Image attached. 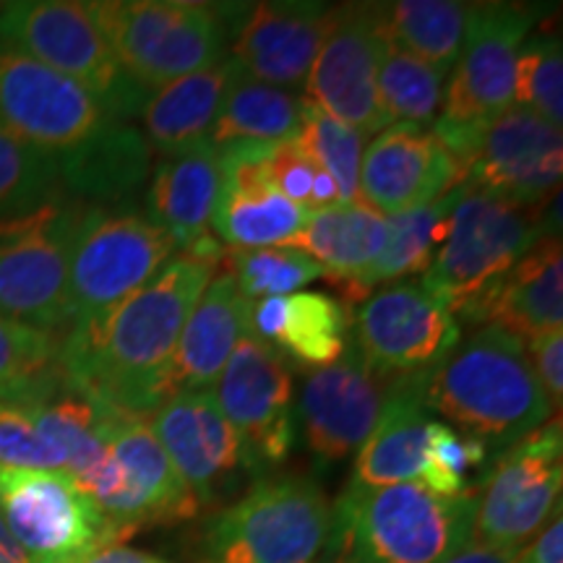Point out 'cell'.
I'll use <instances>...</instances> for the list:
<instances>
[{
    "label": "cell",
    "instance_id": "cell-1",
    "mask_svg": "<svg viewBox=\"0 0 563 563\" xmlns=\"http://www.w3.org/2000/svg\"><path fill=\"white\" fill-rule=\"evenodd\" d=\"M220 262L217 241L178 253L100 323L63 336L60 371L68 389L152 418L175 391L183 327Z\"/></svg>",
    "mask_w": 563,
    "mask_h": 563
},
{
    "label": "cell",
    "instance_id": "cell-2",
    "mask_svg": "<svg viewBox=\"0 0 563 563\" xmlns=\"http://www.w3.org/2000/svg\"><path fill=\"white\" fill-rule=\"evenodd\" d=\"M0 123L58 162L66 191L121 201L146 180L152 146L81 84L0 37Z\"/></svg>",
    "mask_w": 563,
    "mask_h": 563
},
{
    "label": "cell",
    "instance_id": "cell-3",
    "mask_svg": "<svg viewBox=\"0 0 563 563\" xmlns=\"http://www.w3.org/2000/svg\"><path fill=\"white\" fill-rule=\"evenodd\" d=\"M422 405L454 431L509 449L555 418L534 376L525 340L501 327H475L420 378Z\"/></svg>",
    "mask_w": 563,
    "mask_h": 563
},
{
    "label": "cell",
    "instance_id": "cell-4",
    "mask_svg": "<svg viewBox=\"0 0 563 563\" xmlns=\"http://www.w3.org/2000/svg\"><path fill=\"white\" fill-rule=\"evenodd\" d=\"M475 496H439L420 483L344 488L329 563H441L473 538Z\"/></svg>",
    "mask_w": 563,
    "mask_h": 563
},
{
    "label": "cell",
    "instance_id": "cell-5",
    "mask_svg": "<svg viewBox=\"0 0 563 563\" xmlns=\"http://www.w3.org/2000/svg\"><path fill=\"white\" fill-rule=\"evenodd\" d=\"M553 211H559V196L543 207H525L462 183L446 238L420 285L460 321L534 243L545 235H559V222L551 220Z\"/></svg>",
    "mask_w": 563,
    "mask_h": 563
},
{
    "label": "cell",
    "instance_id": "cell-6",
    "mask_svg": "<svg viewBox=\"0 0 563 563\" xmlns=\"http://www.w3.org/2000/svg\"><path fill=\"white\" fill-rule=\"evenodd\" d=\"M334 504L308 477H269L203 530V563H329Z\"/></svg>",
    "mask_w": 563,
    "mask_h": 563
},
{
    "label": "cell",
    "instance_id": "cell-7",
    "mask_svg": "<svg viewBox=\"0 0 563 563\" xmlns=\"http://www.w3.org/2000/svg\"><path fill=\"white\" fill-rule=\"evenodd\" d=\"M91 16L125 74L154 91L228 58L224 3L196 0H100Z\"/></svg>",
    "mask_w": 563,
    "mask_h": 563
},
{
    "label": "cell",
    "instance_id": "cell-8",
    "mask_svg": "<svg viewBox=\"0 0 563 563\" xmlns=\"http://www.w3.org/2000/svg\"><path fill=\"white\" fill-rule=\"evenodd\" d=\"M0 37L34 60L68 76L115 121L141 118L152 91L125 74L91 16L76 0H16L0 9Z\"/></svg>",
    "mask_w": 563,
    "mask_h": 563
},
{
    "label": "cell",
    "instance_id": "cell-9",
    "mask_svg": "<svg viewBox=\"0 0 563 563\" xmlns=\"http://www.w3.org/2000/svg\"><path fill=\"white\" fill-rule=\"evenodd\" d=\"M173 256V241L146 214L87 203L70 249L68 332L100 323Z\"/></svg>",
    "mask_w": 563,
    "mask_h": 563
},
{
    "label": "cell",
    "instance_id": "cell-10",
    "mask_svg": "<svg viewBox=\"0 0 563 563\" xmlns=\"http://www.w3.org/2000/svg\"><path fill=\"white\" fill-rule=\"evenodd\" d=\"M87 203L66 199L0 220V319L66 336L68 264Z\"/></svg>",
    "mask_w": 563,
    "mask_h": 563
},
{
    "label": "cell",
    "instance_id": "cell-11",
    "mask_svg": "<svg viewBox=\"0 0 563 563\" xmlns=\"http://www.w3.org/2000/svg\"><path fill=\"white\" fill-rule=\"evenodd\" d=\"M84 493L125 538L141 527L178 525L201 511L154 435L150 418L129 412L112 426L104 460Z\"/></svg>",
    "mask_w": 563,
    "mask_h": 563
},
{
    "label": "cell",
    "instance_id": "cell-12",
    "mask_svg": "<svg viewBox=\"0 0 563 563\" xmlns=\"http://www.w3.org/2000/svg\"><path fill=\"white\" fill-rule=\"evenodd\" d=\"M0 517L32 563H79L125 534L66 473L0 467Z\"/></svg>",
    "mask_w": 563,
    "mask_h": 563
},
{
    "label": "cell",
    "instance_id": "cell-13",
    "mask_svg": "<svg viewBox=\"0 0 563 563\" xmlns=\"http://www.w3.org/2000/svg\"><path fill=\"white\" fill-rule=\"evenodd\" d=\"M561 415L498 456L475 496L470 543L517 553L561 511Z\"/></svg>",
    "mask_w": 563,
    "mask_h": 563
},
{
    "label": "cell",
    "instance_id": "cell-14",
    "mask_svg": "<svg viewBox=\"0 0 563 563\" xmlns=\"http://www.w3.org/2000/svg\"><path fill=\"white\" fill-rule=\"evenodd\" d=\"M462 327L420 282H389L361 302L350 344L378 376L422 378L460 342Z\"/></svg>",
    "mask_w": 563,
    "mask_h": 563
},
{
    "label": "cell",
    "instance_id": "cell-15",
    "mask_svg": "<svg viewBox=\"0 0 563 563\" xmlns=\"http://www.w3.org/2000/svg\"><path fill=\"white\" fill-rule=\"evenodd\" d=\"M150 426L201 509H214L262 475L211 389L173 391Z\"/></svg>",
    "mask_w": 563,
    "mask_h": 563
},
{
    "label": "cell",
    "instance_id": "cell-16",
    "mask_svg": "<svg viewBox=\"0 0 563 563\" xmlns=\"http://www.w3.org/2000/svg\"><path fill=\"white\" fill-rule=\"evenodd\" d=\"M532 24L534 11L527 5L475 3L435 123L485 129L511 108L517 58Z\"/></svg>",
    "mask_w": 563,
    "mask_h": 563
},
{
    "label": "cell",
    "instance_id": "cell-17",
    "mask_svg": "<svg viewBox=\"0 0 563 563\" xmlns=\"http://www.w3.org/2000/svg\"><path fill=\"white\" fill-rule=\"evenodd\" d=\"M384 40V3L336 5L332 30L306 79V100L363 136L391 125L376 89Z\"/></svg>",
    "mask_w": 563,
    "mask_h": 563
},
{
    "label": "cell",
    "instance_id": "cell-18",
    "mask_svg": "<svg viewBox=\"0 0 563 563\" xmlns=\"http://www.w3.org/2000/svg\"><path fill=\"white\" fill-rule=\"evenodd\" d=\"M292 389L287 357L249 329L217 378L214 397L258 470L292 452L298 439Z\"/></svg>",
    "mask_w": 563,
    "mask_h": 563
},
{
    "label": "cell",
    "instance_id": "cell-19",
    "mask_svg": "<svg viewBox=\"0 0 563 563\" xmlns=\"http://www.w3.org/2000/svg\"><path fill=\"white\" fill-rule=\"evenodd\" d=\"M397 384L371 371L352 344L336 363L308 368L302 376L295 426L313 462L329 467L357 454Z\"/></svg>",
    "mask_w": 563,
    "mask_h": 563
},
{
    "label": "cell",
    "instance_id": "cell-20",
    "mask_svg": "<svg viewBox=\"0 0 563 563\" xmlns=\"http://www.w3.org/2000/svg\"><path fill=\"white\" fill-rule=\"evenodd\" d=\"M228 5V3H224ZM336 5L311 0L232 3L230 60L251 79L279 89L306 87L323 40L332 30Z\"/></svg>",
    "mask_w": 563,
    "mask_h": 563
},
{
    "label": "cell",
    "instance_id": "cell-21",
    "mask_svg": "<svg viewBox=\"0 0 563 563\" xmlns=\"http://www.w3.org/2000/svg\"><path fill=\"white\" fill-rule=\"evenodd\" d=\"M563 136L538 112L511 104L485 125L464 186L525 207H543L559 196Z\"/></svg>",
    "mask_w": 563,
    "mask_h": 563
},
{
    "label": "cell",
    "instance_id": "cell-22",
    "mask_svg": "<svg viewBox=\"0 0 563 563\" xmlns=\"http://www.w3.org/2000/svg\"><path fill=\"white\" fill-rule=\"evenodd\" d=\"M269 146L238 141L220 150L222 183L211 211V232L230 249L287 245L311 220V211L279 194L269 180Z\"/></svg>",
    "mask_w": 563,
    "mask_h": 563
},
{
    "label": "cell",
    "instance_id": "cell-23",
    "mask_svg": "<svg viewBox=\"0 0 563 563\" xmlns=\"http://www.w3.org/2000/svg\"><path fill=\"white\" fill-rule=\"evenodd\" d=\"M464 183L452 154L431 131L389 125L363 152L357 201L378 214H402L426 207Z\"/></svg>",
    "mask_w": 563,
    "mask_h": 563
},
{
    "label": "cell",
    "instance_id": "cell-24",
    "mask_svg": "<svg viewBox=\"0 0 563 563\" xmlns=\"http://www.w3.org/2000/svg\"><path fill=\"white\" fill-rule=\"evenodd\" d=\"M460 321L501 327L530 340L563 323V249L559 235H545L467 308Z\"/></svg>",
    "mask_w": 563,
    "mask_h": 563
},
{
    "label": "cell",
    "instance_id": "cell-25",
    "mask_svg": "<svg viewBox=\"0 0 563 563\" xmlns=\"http://www.w3.org/2000/svg\"><path fill=\"white\" fill-rule=\"evenodd\" d=\"M220 150L211 141L162 157L146 191V220L170 238L175 251L201 249L211 238V211L220 194Z\"/></svg>",
    "mask_w": 563,
    "mask_h": 563
},
{
    "label": "cell",
    "instance_id": "cell-26",
    "mask_svg": "<svg viewBox=\"0 0 563 563\" xmlns=\"http://www.w3.org/2000/svg\"><path fill=\"white\" fill-rule=\"evenodd\" d=\"M431 426L433 418L422 405L420 378L399 382L376 428L357 449L347 488L373 490L399 483H420L426 473Z\"/></svg>",
    "mask_w": 563,
    "mask_h": 563
},
{
    "label": "cell",
    "instance_id": "cell-27",
    "mask_svg": "<svg viewBox=\"0 0 563 563\" xmlns=\"http://www.w3.org/2000/svg\"><path fill=\"white\" fill-rule=\"evenodd\" d=\"M350 327L347 308L323 292H292L251 306V332L306 368L340 361L350 347Z\"/></svg>",
    "mask_w": 563,
    "mask_h": 563
},
{
    "label": "cell",
    "instance_id": "cell-28",
    "mask_svg": "<svg viewBox=\"0 0 563 563\" xmlns=\"http://www.w3.org/2000/svg\"><path fill=\"white\" fill-rule=\"evenodd\" d=\"M251 306L230 274H214L183 327L175 355V391L217 384L235 344L251 329Z\"/></svg>",
    "mask_w": 563,
    "mask_h": 563
},
{
    "label": "cell",
    "instance_id": "cell-29",
    "mask_svg": "<svg viewBox=\"0 0 563 563\" xmlns=\"http://www.w3.org/2000/svg\"><path fill=\"white\" fill-rule=\"evenodd\" d=\"M232 70H235V63L224 58L217 66L196 70L154 89L141 112L150 146L170 157L207 141Z\"/></svg>",
    "mask_w": 563,
    "mask_h": 563
},
{
    "label": "cell",
    "instance_id": "cell-30",
    "mask_svg": "<svg viewBox=\"0 0 563 563\" xmlns=\"http://www.w3.org/2000/svg\"><path fill=\"white\" fill-rule=\"evenodd\" d=\"M389 220L365 203H342L313 211L311 220L292 238L290 249H298L327 269L334 285H350L371 269L382 256Z\"/></svg>",
    "mask_w": 563,
    "mask_h": 563
},
{
    "label": "cell",
    "instance_id": "cell-31",
    "mask_svg": "<svg viewBox=\"0 0 563 563\" xmlns=\"http://www.w3.org/2000/svg\"><path fill=\"white\" fill-rule=\"evenodd\" d=\"M306 104V97L251 79L235 66L209 131V141L217 150L238 141H256V144L290 141L298 136Z\"/></svg>",
    "mask_w": 563,
    "mask_h": 563
},
{
    "label": "cell",
    "instance_id": "cell-32",
    "mask_svg": "<svg viewBox=\"0 0 563 563\" xmlns=\"http://www.w3.org/2000/svg\"><path fill=\"white\" fill-rule=\"evenodd\" d=\"M460 194L462 186L441 196V199L426 203V207L389 217V238H386L382 256L368 272L342 287L347 292V300L363 302L384 282L389 285V282H399L410 274L426 272L443 238H446L449 217H452Z\"/></svg>",
    "mask_w": 563,
    "mask_h": 563
},
{
    "label": "cell",
    "instance_id": "cell-33",
    "mask_svg": "<svg viewBox=\"0 0 563 563\" xmlns=\"http://www.w3.org/2000/svg\"><path fill=\"white\" fill-rule=\"evenodd\" d=\"M475 3L462 0H399L384 5V26L391 42L415 58L452 74Z\"/></svg>",
    "mask_w": 563,
    "mask_h": 563
},
{
    "label": "cell",
    "instance_id": "cell-34",
    "mask_svg": "<svg viewBox=\"0 0 563 563\" xmlns=\"http://www.w3.org/2000/svg\"><path fill=\"white\" fill-rule=\"evenodd\" d=\"M60 340L63 336L0 319V402L34 407L66 389Z\"/></svg>",
    "mask_w": 563,
    "mask_h": 563
},
{
    "label": "cell",
    "instance_id": "cell-35",
    "mask_svg": "<svg viewBox=\"0 0 563 563\" xmlns=\"http://www.w3.org/2000/svg\"><path fill=\"white\" fill-rule=\"evenodd\" d=\"M446 76V70L415 58L386 34L382 60H378L376 89L389 123L428 131V125H433L441 112Z\"/></svg>",
    "mask_w": 563,
    "mask_h": 563
},
{
    "label": "cell",
    "instance_id": "cell-36",
    "mask_svg": "<svg viewBox=\"0 0 563 563\" xmlns=\"http://www.w3.org/2000/svg\"><path fill=\"white\" fill-rule=\"evenodd\" d=\"M66 199L58 162L0 123V220L32 214Z\"/></svg>",
    "mask_w": 563,
    "mask_h": 563
},
{
    "label": "cell",
    "instance_id": "cell-37",
    "mask_svg": "<svg viewBox=\"0 0 563 563\" xmlns=\"http://www.w3.org/2000/svg\"><path fill=\"white\" fill-rule=\"evenodd\" d=\"M220 264L249 300L282 298V295L302 290L316 279H329L321 264H316L308 253L290 249V245L230 249L222 251Z\"/></svg>",
    "mask_w": 563,
    "mask_h": 563
},
{
    "label": "cell",
    "instance_id": "cell-38",
    "mask_svg": "<svg viewBox=\"0 0 563 563\" xmlns=\"http://www.w3.org/2000/svg\"><path fill=\"white\" fill-rule=\"evenodd\" d=\"M365 139L368 136L334 121L332 115L316 108L313 102L306 104L302 125L298 136H295L300 150L336 183L344 203L357 201V180H361Z\"/></svg>",
    "mask_w": 563,
    "mask_h": 563
},
{
    "label": "cell",
    "instance_id": "cell-39",
    "mask_svg": "<svg viewBox=\"0 0 563 563\" xmlns=\"http://www.w3.org/2000/svg\"><path fill=\"white\" fill-rule=\"evenodd\" d=\"M514 104L538 112L548 123H563V53L559 34L543 32L525 40L517 58Z\"/></svg>",
    "mask_w": 563,
    "mask_h": 563
},
{
    "label": "cell",
    "instance_id": "cell-40",
    "mask_svg": "<svg viewBox=\"0 0 563 563\" xmlns=\"http://www.w3.org/2000/svg\"><path fill=\"white\" fill-rule=\"evenodd\" d=\"M488 456L483 441L473 439L454 431L446 422H435L428 433V456H426V473H422L420 485L431 488L439 496H470L477 493L470 485V473L481 467Z\"/></svg>",
    "mask_w": 563,
    "mask_h": 563
},
{
    "label": "cell",
    "instance_id": "cell-41",
    "mask_svg": "<svg viewBox=\"0 0 563 563\" xmlns=\"http://www.w3.org/2000/svg\"><path fill=\"white\" fill-rule=\"evenodd\" d=\"M266 173H269V180L279 194H285L287 199L308 209L311 214L344 203L336 183L300 150L295 139L269 146Z\"/></svg>",
    "mask_w": 563,
    "mask_h": 563
},
{
    "label": "cell",
    "instance_id": "cell-42",
    "mask_svg": "<svg viewBox=\"0 0 563 563\" xmlns=\"http://www.w3.org/2000/svg\"><path fill=\"white\" fill-rule=\"evenodd\" d=\"M0 467L66 473V462L30 407L0 402Z\"/></svg>",
    "mask_w": 563,
    "mask_h": 563
},
{
    "label": "cell",
    "instance_id": "cell-43",
    "mask_svg": "<svg viewBox=\"0 0 563 563\" xmlns=\"http://www.w3.org/2000/svg\"><path fill=\"white\" fill-rule=\"evenodd\" d=\"M534 376L543 386L545 397L551 399L553 410L561 412L563 397V329L534 334L525 342Z\"/></svg>",
    "mask_w": 563,
    "mask_h": 563
},
{
    "label": "cell",
    "instance_id": "cell-44",
    "mask_svg": "<svg viewBox=\"0 0 563 563\" xmlns=\"http://www.w3.org/2000/svg\"><path fill=\"white\" fill-rule=\"evenodd\" d=\"M514 563H563V517L561 511L514 555Z\"/></svg>",
    "mask_w": 563,
    "mask_h": 563
},
{
    "label": "cell",
    "instance_id": "cell-45",
    "mask_svg": "<svg viewBox=\"0 0 563 563\" xmlns=\"http://www.w3.org/2000/svg\"><path fill=\"white\" fill-rule=\"evenodd\" d=\"M79 563H170V561L157 559V555L152 553L136 551V548H129L123 543H115V545L100 548V551L87 555V559H81Z\"/></svg>",
    "mask_w": 563,
    "mask_h": 563
},
{
    "label": "cell",
    "instance_id": "cell-46",
    "mask_svg": "<svg viewBox=\"0 0 563 563\" xmlns=\"http://www.w3.org/2000/svg\"><path fill=\"white\" fill-rule=\"evenodd\" d=\"M511 551H501V548H490V545H477V543H467L460 551L443 559L441 563H514Z\"/></svg>",
    "mask_w": 563,
    "mask_h": 563
},
{
    "label": "cell",
    "instance_id": "cell-47",
    "mask_svg": "<svg viewBox=\"0 0 563 563\" xmlns=\"http://www.w3.org/2000/svg\"><path fill=\"white\" fill-rule=\"evenodd\" d=\"M0 563H32L30 555L21 551V545L13 540L11 530L3 522V517H0Z\"/></svg>",
    "mask_w": 563,
    "mask_h": 563
}]
</instances>
